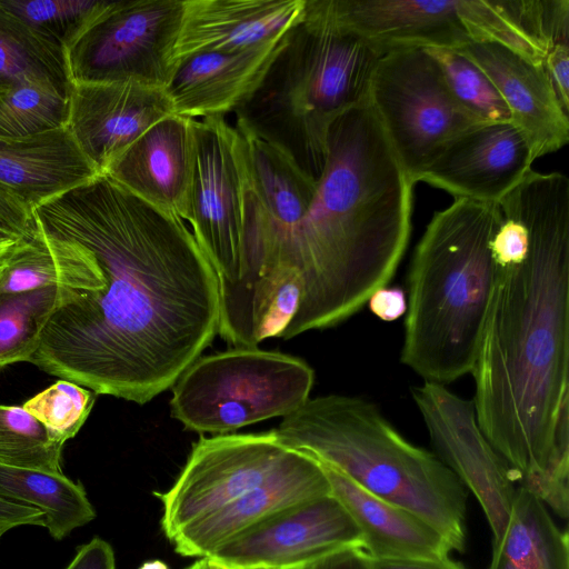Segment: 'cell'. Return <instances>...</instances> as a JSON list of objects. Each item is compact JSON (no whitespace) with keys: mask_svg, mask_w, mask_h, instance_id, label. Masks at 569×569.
<instances>
[{"mask_svg":"<svg viewBox=\"0 0 569 569\" xmlns=\"http://www.w3.org/2000/svg\"><path fill=\"white\" fill-rule=\"evenodd\" d=\"M531 149L512 122L479 123L447 143L417 182L456 199L499 201L532 170Z\"/></svg>","mask_w":569,"mask_h":569,"instance_id":"17","label":"cell"},{"mask_svg":"<svg viewBox=\"0 0 569 569\" xmlns=\"http://www.w3.org/2000/svg\"><path fill=\"white\" fill-rule=\"evenodd\" d=\"M67 88L49 78L0 83V136L24 137L64 127Z\"/></svg>","mask_w":569,"mask_h":569,"instance_id":"29","label":"cell"},{"mask_svg":"<svg viewBox=\"0 0 569 569\" xmlns=\"http://www.w3.org/2000/svg\"><path fill=\"white\" fill-rule=\"evenodd\" d=\"M499 203L455 199L435 212L408 270L400 361L427 382L471 373L497 276Z\"/></svg>","mask_w":569,"mask_h":569,"instance_id":"5","label":"cell"},{"mask_svg":"<svg viewBox=\"0 0 569 569\" xmlns=\"http://www.w3.org/2000/svg\"><path fill=\"white\" fill-rule=\"evenodd\" d=\"M194 157L184 221L214 268L220 286L241 273V187L236 128L223 114L192 120Z\"/></svg>","mask_w":569,"mask_h":569,"instance_id":"13","label":"cell"},{"mask_svg":"<svg viewBox=\"0 0 569 569\" xmlns=\"http://www.w3.org/2000/svg\"><path fill=\"white\" fill-rule=\"evenodd\" d=\"M61 38L26 23L0 1V83L49 78L67 88Z\"/></svg>","mask_w":569,"mask_h":569,"instance_id":"27","label":"cell"},{"mask_svg":"<svg viewBox=\"0 0 569 569\" xmlns=\"http://www.w3.org/2000/svg\"><path fill=\"white\" fill-rule=\"evenodd\" d=\"M367 101L415 184L447 143L485 123L456 100L440 67L425 49L382 54L371 73Z\"/></svg>","mask_w":569,"mask_h":569,"instance_id":"10","label":"cell"},{"mask_svg":"<svg viewBox=\"0 0 569 569\" xmlns=\"http://www.w3.org/2000/svg\"><path fill=\"white\" fill-rule=\"evenodd\" d=\"M542 66L562 108L569 113V42H557L551 46L545 56Z\"/></svg>","mask_w":569,"mask_h":569,"instance_id":"36","label":"cell"},{"mask_svg":"<svg viewBox=\"0 0 569 569\" xmlns=\"http://www.w3.org/2000/svg\"><path fill=\"white\" fill-rule=\"evenodd\" d=\"M288 450L273 430L201 436L173 486L167 492H154L162 503L164 536L170 540L186 526L260 485Z\"/></svg>","mask_w":569,"mask_h":569,"instance_id":"12","label":"cell"},{"mask_svg":"<svg viewBox=\"0 0 569 569\" xmlns=\"http://www.w3.org/2000/svg\"><path fill=\"white\" fill-rule=\"evenodd\" d=\"M518 569H569L567 531H561L545 503L527 488L516 491L499 542H492Z\"/></svg>","mask_w":569,"mask_h":569,"instance_id":"26","label":"cell"},{"mask_svg":"<svg viewBox=\"0 0 569 569\" xmlns=\"http://www.w3.org/2000/svg\"><path fill=\"white\" fill-rule=\"evenodd\" d=\"M282 38L241 51L198 52L177 60L166 88L173 114L197 119L233 112L258 86Z\"/></svg>","mask_w":569,"mask_h":569,"instance_id":"22","label":"cell"},{"mask_svg":"<svg viewBox=\"0 0 569 569\" xmlns=\"http://www.w3.org/2000/svg\"><path fill=\"white\" fill-rule=\"evenodd\" d=\"M44 526L42 511L37 508L0 499V527Z\"/></svg>","mask_w":569,"mask_h":569,"instance_id":"40","label":"cell"},{"mask_svg":"<svg viewBox=\"0 0 569 569\" xmlns=\"http://www.w3.org/2000/svg\"><path fill=\"white\" fill-rule=\"evenodd\" d=\"M313 369L302 359L258 347L200 356L171 387L170 411L188 430L227 435L286 417L309 398Z\"/></svg>","mask_w":569,"mask_h":569,"instance_id":"8","label":"cell"},{"mask_svg":"<svg viewBox=\"0 0 569 569\" xmlns=\"http://www.w3.org/2000/svg\"><path fill=\"white\" fill-rule=\"evenodd\" d=\"M370 311L380 320L391 322L407 311V298L400 288H380L368 300Z\"/></svg>","mask_w":569,"mask_h":569,"instance_id":"39","label":"cell"},{"mask_svg":"<svg viewBox=\"0 0 569 569\" xmlns=\"http://www.w3.org/2000/svg\"><path fill=\"white\" fill-rule=\"evenodd\" d=\"M64 569H116L114 551L100 537L79 546L76 555Z\"/></svg>","mask_w":569,"mask_h":569,"instance_id":"37","label":"cell"},{"mask_svg":"<svg viewBox=\"0 0 569 569\" xmlns=\"http://www.w3.org/2000/svg\"><path fill=\"white\" fill-rule=\"evenodd\" d=\"M139 569H169V567L161 560L146 561Z\"/></svg>","mask_w":569,"mask_h":569,"instance_id":"45","label":"cell"},{"mask_svg":"<svg viewBox=\"0 0 569 569\" xmlns=\"http://www.w3.org/2000/svg\"><path fill=\"white\" fill-rule=\"evenodd\" d=\"M64 239L63 302L29 362L96 395L144 405L213 341L220 280L183 220L94 179L33 208Z\"/></svg>","mask_w":569,"mask_h":569,"instance_id":"1","label":"cell"},{"mask_svg":"<svg viewBox=\"0 0 569 569\" xmlns=\"http://www.w3.org/2000/svg\"><path fill=\"white\" fill-rule=\"evenodd\" d=\"M0 499L42 511L43 527L58 541L97 516L83 485L63 473L0 465Z\"/></svg>","mask_w":569,"mask_h":569,"instance_id":"25","label":"cell"},{"mask_svg":"<svg viewBox=\"0 0 569 569\" xmlns=\"http://www.w3.org/2000/svg\"><path fill=\"white\" fill-rule=\"evenodd\" d=\"M94 400L93 391L60 379L22 407L48 429L53 440L64 445L81 429Z\"/></svg>","mask_w":569,"mask_h":569,"instance_id":"32","label":"cell"},{"mask_svg":"<svg viewBox=\"0 0 569 569\" xmlns=\"http://www.w3.org/2000/svg\"><path fill=\"white\" fill-rule=\"evenodd\" d=\"M97 0H8L4 6L26 23L52 29L54 26L71 24L87 14ZM56 31V30H54Z\"/></svg>","mask_w":569,"mask_h":569,"instance_id":"33","label":"cell"},{"mask_svg":"<svg viewBox=\"0 0 569 569\" xmlns=\"http://www.w3.org/2000/svg\"><path fill=\"white\" fill-rule=\"evenodd\" d=\"M411 396L438 457L473 493L493 542H499L510 517L517 479L480 430L473 402L443 385L427 381L412 387Z\"/></svg>","mask_w":569,"mask_h":569,"instance_id":"14","label":"cell"},{"mask_svg":"<svg viewBox=\"0 0 569 569\" xmlns=\"http://www.w3.org/2000/svg\"><path fill=\"white\" fill-rule=\"evenodd\" d=\"M192 120L177 114L159 120L110 164L104 176L184 221L194 157Z\"/></svg>","mask_w":569,"mask_h":569,"instance_id":"20","label":"cell"},{"mask_svg":"<svg viewBox=\"0 0 569 569\" xmlns=\"http://www.w3.org/2000/svg\"><path fill=\"white\" fill-rule=\"evenodd\" d=\"M186 569H220L218 566L211 563L207 558H200Z\"/></svg>","mask_w":569,"mask_h":569,"instance_id":"44","label":"cell"},{"mask_svg":"<svg viewBox=\"0 0 569 569\" xmlns=\"http://www.w3.org/2000/svg\"><path fill=\"white\" fill-rule=\"evenodd\" d=\"M170 114L172 103L162 88L128 81L67 87L64 127L100 174L143 132Z\"/></svg>","mask_w":569,"mask_h":569,"instance_id":"16","label":"cell"},{"mask_svg":"<svg viewBox=\"0 0 569 569\" xmlns=\"http://www.w3.org/2000/svg\"><path fill=\"white\" fill-rule=\"evenodd\" d=\"M488 569H518L509 559L492 545V557Z\"/></svg>","mask_w":569,"mask_h":569,"instance_id":"43","label":"cell"},{"mask_svg":"<svg viewBox=\"0 0 569 569\" xmlns=\"http://www.w3.org/2000/svg\"><path fill=\"white\" fill-rule=\"evenodd\" d=\"M320 463L330 482L331 493L358 526L363 541L362 549L372 559L450 558V543L429 522L400 506L371 495L338 469Z\"/></svg>","mask_w":569,"mask_h":569,"instance_id":"23","label":"cell"},{"mask_svg":"<svg viewBox=\"0 0 569 569\" xmlns=\"http://www.w3.org/2000/svg\"><path fill=\"white\" fill-rule=\"evenodd\" d=\"M184 0L98 1L62 34L67 82L166 89L177 64Z\"/></svg>","mask_w":569,"mask_h":569,"instance_id":"9","label":"cell"},{"mask_svg":"<svg viewBox=\"0 0 569 569\" xmlns=\"http://www.w3.org/2000/svg\"><path fill=\"white\" fill-rule=\"evenodd\" d=\"M373 569H466L461 562L450 558L427 559H372Z\"/></svg>","mask_w":569,"mask_h":569,"instance_id":"41","label":"cell"},{"mask_svg":"<svg viewBox=\"0 0 569 569\" xmlns=\"http://www.w3.org/2000/svg\"><path fill=\"white\" fill-rule=\"evenodd\" d=\"M98 176L66 127L24 137L0 136V183L33 208Z\"/></svg>","mask_w":569,"mask_h":569,"instance_id":"24","label":"cell"},{"mask_svg":"<svg viewBox=\"0 0 569 569\" xmlns=\"http://www.w3.org/2000/svg\"><path fill=\"white\" fill-rule=\"evenodd\" d=\"M16 246H17V244H16ZM10 252H11V251H10ZM10 252H9V253H10ZM9 253H8V254H7V256H6V257L0 261V272H1V269H2V267H3V263H4L6 259H7V257L9 256Z\"/></svg>","mask_w":569,"mask_h":569,"instance_id":"47","label":"cell"},{"mask_svg":"<svg viewBox=\"0 0 569 569\" xmlns=\"http://www.w3.org/2000/svg\"><path fill=\"white\" fill-rule=\"evenodd\" d=\"M459 51L493 82L535 160L568 143L569 113L562 108L543 66L495 42L471 43Z\"/></svg>","mask_w":569,"mask_h":569,"instance_id":"19","label":"cell"},{"mask_svg":"<svg viewBox=\"0 0 569 569\" xmlns=\"http://www.w3.org/2000/svg\"><path fill=\"white\" fill-rule=\"evenodd\" d=\"M296 569H373L372 558L359 547H350L322 556Z\"/></svg>","mask_w":569,"mask_h":569,"instance_id":"38","label":"cell"},{"mask_svg":"<svg viewBox=\"0 0 569 569\" xmlns=\"http://www.w3.org/2000/svg\"><path fill=\"white\" fill-rule=\"evenodd\" d=\"M303 6L305 0H184L176 58L279 40L301 17Z\"/></svg>","mask_w":569,"mask_h":569,"instance_id":"21","label":"cell"},{"mask_svg":"<svg viewBox=\"0 0 569 569\" xmlns=\"http://www.w3.org/2000/svg\"><path fill=\"white\" fill-rule=\"evenodd\" d=\"M502 213V220L490 242L498 268L521 263L528 253L529 238L526 226L516 217Z\"/></svg>","mask_w":569,"mask_h":569,"instance_id":"34","label":"cell"},{"mask_svg":"<svg viewBox=\"0 0 569 569\" xmlns=\"http://www.w3.org/2000/svg\"><path fill=\"white\" fill-rule=\"evenodd\" d=\"M23 236L26 234L0 224V261L16 247Z\"/></svg>","mask_w":569,"mask_h":569,"instance_id":"42","label":"cell"},{"mask_svg":"<svg viewBox=\"0 0 569 569\" xmlns=\"http://www.w3.org/2000/svg\"><path fill=\"white\" fill-rule=\"evenodd\" d=\"M440 67L456 100L481 122H511L509 110L485 71L459 50L425 49Z\"/></svg>","mask_w":569,"mask_h":569,"instance_id":"31","label":"cell"},{"mask_svg":"<svg viewBox=\"0 0 569 569\" xmlns=\"http://www.w3.org/2000/svg\"><path fill=\"white\" fill-rule=\"evenodd\" d=\"M236 128V127H234ZM241 187V273L220 286L222 326L241 325L277 298L298 300L302 289L291 272L300 224L316 182L284 153L236 128Z\"/></svg>","mask_w":569,"mask_h":569,"instance_id":"7","label":"cell"},{"mask_svg":"<svg viewBox=\"0 0 569 569\" xmlns=\"http://www.w3.org/2000/svg\"><path fill=\"white\" fill-rule=\"evenodd\" d=\"M62 302L59 286L0 293V368L30 361L50 316Z\"/></svg>","mask_w":569,"mask_h":569,"instance_id":"28","label":"cell"},{"mask_svg":"<svg viewBox=\"0 0 569 569\" xmlns=\"http://www.w3.org/2000/svg\"><path fill=\"white\" fill-rule=\"evenodd\" d=\"M413 186L368 101L331 124L292 253L301 305L282 339L345 321L388 284L409 242Z\"/></svg>","mask_w":569,"mask_h":569,"instance_id":"3","label":"cell"},{"mask_svg":"<svg viewBox=\"0 0 569 569\" xmlns=\"http://www.w3.org/2000/svg\"><path fill=\"white\" fill-rule=\"evenodd\" d=\"M499 207L526 226L529 246L521 263L496 266L472 402L480 430L530 490L569 416V179L531 170Z\"/></svg>","mask_w":569,"mask_h":569,"instance_id":"2","label":"cell"},{"mask_svg":"<svg viewBox=\"0 0 569 569\" xmlns=\"http://www.w3.org/2000/svg\"><path fill=\"white\" fill-rule=\"evenodd\" d=\"M9 529L0 527V539Z\"/></svg>","mask_w":569,"mask_h":569,"instance_id":"46","label":"cell"},{"mask_svg":"<svg viewBox=\"0 0 569 569\" xmlns=\"http://www.w3.org/2000/svg\"><path fill=\"white\" fill-rule=\"evenodd\" d=\"M380 57L336 20L329 0H305L258 86L233 111L236 128L280 150L317 181L331 124L367 101Z\"/></svg>","mask_w":569,"mask_h":569,"instance_id":"4","label":"cell"},{"mask_svg":"<svg viewBox=\"0 0 569 569\" xmlns=\"http://www.w3.org/2000/svg\"><path fill=\"white\" fill-rule=\"evenodd\" d=\"M329 493L330 482L321 463L307 452L289 447L260 485L210 516L186 526L170 541L181 556L207 558L271 516Z\"/></svg>","mask_w":569,"mask_h":569,"instance_id":"18","label":"cell"},{"mask_svg":"<svg viewBox=\"0 0 569 569\" xmlns=\"http://www.w3.org/2000/svg\"><path fill=\"white\" fill-rule=\"evenodd\" d=\"M219 568H220V569H224V568H221V567H219Z\"/></svg>","mask_w":569,"mask_h":569,"instance_id":"48","label":"cell"},{"mask_svg":"<svg viewBox=\"0 0 569 569\" xmlns=\"http://www.w3.org/2000/svg\"><path fill=\"white\" fill-rule=\"evenodd\" d=\"M272 430L284 445L421 517L452 550L463 551L465 486L437 455L403 438L373 402L346 395L309 398Z\"/></svg>","mask_w":569,"mask_h":569,"instance_id":"6","label":"cell"},{"mask_svg":"<svg viewBox=\"0 0 569 569\" xmlns=\"http://www.w3.org/2000/svg\"><path fill=\"white\" fill-rule=\"evenodd\" d=\"M362 545L358 526L329 493L271 516L207 559L224 569H296L337 550Z\"/></svg>","mask_w":569,"mask_h":569,"instance_id":"15","label":"cell"},{"mask_svg":"<svg viewBox=\"0 0 569 569\" xmlns=\"http://www.w3.org/2000/svg\"><path fill=\"white\" fill-rule=\"evenodd\" d=\"M0 224L22 234L36 227L33 207L16 191L0 183Z\"/></svg>","mask_w":569,"mask_h":569,"instance_id":"35","label":"cell"},{"mask_svg":"<svg viewBox=\"0 0 569 569\" xmlns=\"http://www.w3.org/2000/svg\"><path fill=\"white\" fill-rule=\"evenodd\" d=\"M336 20L380 56L403 49L510 47L518 27L507 0H329Z\"/></svg>","mask_w":569,"mask_h":569,"instance_id":"11","label":"cell"},{"mask_svg":"<svg viewBox=\"0 0 569 569\" xmlns=\"http://www.w3.org/2000/svg\"><path fill=\"white\" fill-rule=\"evenodd\" d=\"M63 446L22 406L0 405V465L63 473Z\"/></svg>","mask_w":569,"mask_h":569,"instance_id":"30","label":"cell"}]
</instances>
